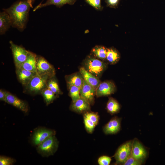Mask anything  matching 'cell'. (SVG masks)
Segmentation results:
<instances>
[{"label":"cell","mask_w":165,"mask_h":165,"mask_svg":"<svg viewBox=\"0 0 165 165\" xmlns=\"http://www.w3.org/2000/svg\"><path fill=\"white\" fill-rule=\"evenodd\" d=\"M35 0H19L9 7L2 9L9 16L12 26L21 31L25 29L28 21L30 9Z\"/></svg>","instance_id":"obj_1"},{"label":"cell","mask_w":165,"mask_h":165,"mask_svg":"<svg viewBox=\"0 0 165 165\" xmlns=\"http://www.w3.org/2000/svg\"><path fill=\"white\" fill-rule=\"evenodd\" d=\"M36 70L39 76L46 80L55 75L53 66L41 56L37 55Z\"/></svg>","instance_id":"obj_2"},{"label":"cell","mask_w":165,"mask_h":165,"mask_svg":"<svg viewBox=\"0 0 165 165\" xmlns=\"http://www.w3.org/2000/svg\"><path fill=\"white\" fill-rule=\"evenodd\" d=\"M85 69L93 75L99 78L106 67V64L103 61L90 55L84 61Z\"/></svg>","instance_id":"obj_3"},{"label":"cell","mask_w":165,"mask_h":165,"mask_svg":"<svg viewBox=\"0 0 165 165\" xmlns=\"http://www.w3.org/2000/svg\"><path fill=\"white\" fill-rule=\"evenodd\" d=\"M58 142L55 135L51 136L38 145L37 152L42 156L48 157L53 155L57 150Z\"/></svg>","instance_id":"obj_4"},{"label":"cell","mask_w":165,"mask_h":165,"mask_svg":"<svg viewBox=\"0 0 165 165\" xmlns=\"http://www.w3.org/2000/svg\"><path fill=\"white\" fill-rule=\"evenodd\" d=\"M47 80L37 73L24 87V92L32 95L41 94L42 90L47 87Z\"/></svg>","instance_id":"obj_5"},{"label":"cell","mask_w":165,"mask_h":165,"mask_svg":"<svg viewBox=\"0 0 165 165\" xmlns=\"http://www.w3.org/2000/svg\"><path fill=\"white\" fill-rule=\"evenodd\" d=\"M9 43L15 67H18L26 61L29 51L21 46L15 44L11 41H9Z\"/></svg>","instance_id":"obj_6"},{"label":"cell","mask_w":165,"mask_h":165,"mask_svg":"<svg viewBox=\"0 0 165 165\" xmlns=\"http://www.w3.org/2000/svg\"><path fill=\"white\" fill-rule=\"evenodd\" d=\"M133 141H129L121 145L115 156L117 164H122L131 155Z\"/></svg>","instance_id":"obj_7"},{"label":"cell","mask_w":165,"mask_h":165,"mask_svg":"<svg viewBox=\"0 0 165 165\" xmlns=\"http://www.w3.org/2000/svg\"><path fill=\"white\" fill-rule=\"evenodd\" d=\"M55 134L53 130L41 128L35 130L32 134L31 141L35 145H38L48 138Z\"/></svg>","instance_id":"obj_8"},{"label":"cell","mask_w":165,"mask_h":165,"mask_svg":"<svg viewBox=\"0 0 165 165\" xmlns=\"http://www.w3.org/2000/svg\"><path fill=\"white\" fill-rule=\"evenodd\" d=\"M6 102L25 112L28 111V105L25 101L8 91H6Z\"/></svg>","instance_id":"obj_9"},{"label":"cell","mask_w":165,"mask_h":165,"mask_svg":"<svg viewBox=\"0 0 165 165\" xmlns=\"http://www.w3.org/2000/svg\"><path fill=\"white\" fill-rule=\"evenodd\" d=\"M146 150L141 143L137 139L132 142L131 155L135 159L142 162L147 156Z\"/></svg>","instance_id":"obj_10"},{"label":"cell","mask_w":165,"mask_h":165,"mask_svg":"<svg viewBox=\"0 0 165 165\" xmlns=\"http://www.w3.org/2000/svg\"><path fill=\"white\" fill-rule=\"evenodd\" d=\"M116 86L114 83L109 81L101 82L96 90V95L97 97L108 96L114 93Z\"/></svg>","instance_id":"obj_11"},{"label":"cell","mask_w":165,"mask_h":165,"mask_svg":"<svg viewBox=\"0 0 165 165\" xmlns=\"http://www.w3.org/2000/svg\"><path fill=\"white\" fill-rule=\"evenodd\" d=\"M96 90L84 80V83L80 89L81 97L85 99L90 105L94 103Z\"/></svg>","instance_id":"obj_12"},{"label":"cell","mask_w":165,"mask_h":165,"mask_svg":"<svg viewBox=\"0 0 165 165\" xmlns=\"http://www.w3.org/2000/svg\"><path fill=\"white\" fill-rule=\"evenodd\" d=\"M16 73L18 81L24 87L37 74L19 67H16Z\"/></svg>","instance_id":"obj_13"},{"label":"cell","mask_w":165,"mask_h":165,"mask_svg":"<svg viewBox=\"0 0 165 165\" xmlns=\"http://www.w3.org/2000/svg\"><path fill=\"white\" fill-rule=\"evenodd\" d=\"M90 104L85 99L80 98L71 105V109L77 113H81L89 112L90 109Z\"/></svg>","instance_id":"obj_14"},{"label":"cell","mask_w":165,"mask_h":165,"mask_svg":"<svg viewBox=\"0 0 165 165\" xmlns=\"http://www.w3.org/2000/svg\"><path fill=\"white\" fill-rule=\"evenodd\" d=\"M79 72L84 81L96 90L101 82L98 78L88 72L84 67L80 68Z\"/></svg>","instance_id":"obj_15"},{"label":"cell","mask_w":165,"mask_h":165,"mask_svg":"<svg viewBox=\"0 0 165 165\" xmlns=\"http://www.w3.org/2000/svg\"><path fill=\"white\" fill-rule=\"evenodd\" d=\"M65 78L68 87L73 85L80 89L84 83V79L80 72L66 75Z\"/></svg>","instance_id":"obj_16"},{"label":"cell","mask_w":165,"mask_h":165,"mask_svg":"<svg viewBox=\"0 0 165 165\" xmlns=\"http://www.w3.org/2000/svg\"><path fill=\"white\" fill-rule=\"evenodd\" d=\"M36 56L37 55L29 51L28 56L26 61L18 67L37 73L36 70Z\"/></svg>","instance_id":"obj_17"},{"label":"cell","mask_w":165,"mask_h":165,"mask_svg":"<svg viewBox=\"0 0 165 165\" xmlns=\"http://www.w3.org/2000/svg\"><path fill=\"white\" fill-rule=\"evenodd\" d=\"M120 119L114 117L105 126L104 131L106 134H112L117 133L120 128Z\"/></svg>","instance_id":"obj_18"},{"label":"cell","mask_w":165,"mask_h":165,"mask_svg":"<svg viewBox=\"0 0 165 165\" xmlns=\"http://www.w3.org/2000/svg\"><path fill=\"white\" fill-rule=\"evenodd\" d=\"M76 0H47L43 4H40L37 6L34 9L33 11L47 6L54 5L60 8L65 4L73 5L75 2Z\"/></svg>","instance_id":"obj_19"},{"label":"cell","mask_w":165,"mask_h":165,"mask_svg":"<svg viewBox=\"0 0 165 165\" xmlns=\"http://www.w3.org/2000/svg\"><path fill=\"white\" fill-rule=\"evenodd\" d=\"M11 26H12V22L9 16L4 11L0 12V35L5 34Z\"/></svg>","instance_id":"obj_20"},{"label":"cell","mask_w":165,"mask_h":165,"mask_svg":"<svg viewBox=\"0 0 165 165\" xmlns=\"http://www.w3.org/2000/svg\"><path fill=\"white\" fill-rule=\"evenodd\" d=\"M107 48L104 46L96 45L91 51L90 55L102 61L106 60Z\"/></svg>","instance_id":"obj_21"},{"label":"cell","mask_w":165,"mask_h":165,"mask_svg":"<svg viewBox=\"0 0 165 165\" xmlns=\"http://www.w3.org/2000/svg\"><path fill=\"white\" fill-rule=\"evenodd\" d=\"M120 55L115 48L111 47L107 48L106 60L111 64H115L119 60Z\"/></svg>","instance_id":"obj_22"},{"label":"cell","mask_w":165,"mask_h":165,"mask_svg":"<svg viewBox=\"0 0 165 165\" xmlns=\"http://www.w3.org/2000/svg\"><path fill=\"white\" fill-rule=\"evenodd\" d=\"M46 85L47 88L57 95L62 94L63 93L60 88L57 80L55 76L47 80L46 82Z\"/></svg>","instance_id":"obj_23"},{"label":"cell","mask_w":165,"mask_h":165,"mask_svg":"<svg viewBox=\"0 0 165 165\" xmlns=\"http://www.w3.org/2000/svg\"><path fill=\"white\" fill-rule=\"evenodd\" d=\"M41 94L42 96L47 105L52 103L57 95L47 87L42 90Z\"/></svg>","instance_id":"obj_24"},{"label":"cell","mask_w":165,"mask_h":165,"mask_svg":"<svg viewBox=\"0 0 165 165\" xmlns=\"http://www.w3.org/2000/svg\"><path fill=\"white\" fill-rule=\"evenodd\" d=\"M106 108L108 111L113 114L118 113L119 111L120 106L118 102L112 97L109 98Z\"/></svg>","instance_id":"obj_25"},{"label":"cell","mask_w":165,"mask_h":165,"mask_svg":"<svg viewBox=\"0 0 165 165\" xmlns=\"http://www.w3.org/2000/svg\"><path fill=\"white\" fill-rule=\"evenodd\" d=\"M68 87L69 95L71 98L73 102H75L80 98V88L73 85L69 86Z\"/></svg>","instance_id":"obj_26"},{"label":"cell","mask_w":165,"mask_h":165,"mask_svg":"<svg viewBox=\"0 0 165 165\" xmlns=\"http://www.w3.org/2000/svg\"><path fill=\"white\" fill-rule=\"evenodd\" d=\"M83 116L92 121L96 125H97L99 120V116L97 113L89 111L84 113Z\"/></svg>","instance_id":"obj_27"},{"label":"cell","mask_w":165,"mask_h":165,"mask_svg":"<svg viewBox=\"0 0 165 165\" xmlns=\"http://www.w3.org/2000/svg\"><path fill=\"white\" fill-rule=\"evenodd\" d=\"M83 119L85 127L87 131L90 133H92L96 126V125L92 121L84 116Z\"/></svg>","instance_id":"obj_28"},{"label":"cell","mask_w":165,"mask_h":165,"mask_svg":"<svg viewBox=\"0 0 165 165\" xmlns=\"http://www.w3.org/2000/svg\"><path fill=\"white\" fill-rule=\"evenodd\" d=\"M85 1L87 3L97 10L101 11L103 9V7L101 4V0H85Z\"/></svg>","instance_id":"obj_29"},{"label":"cell","mask_w":165,"mask_h":165,"mask_svg":"<svg viewBox=\"0 0 165 165\" xmlns=\"http://www.w3.org/2000/svg\"><path fill=\"white\" fill-rule=\"evenodd\" d=\"M15 162V160L11 158L3 156L0 157V165H13Z\"/></svg>","instance_id":"obj_30"},{"label":"cell","mask_w":165,"mask_h":165,"mask_svg":"<svg viewBox=\"0 0 165 165\" xmlns=\"http://www.w3.org/2000/svg\"><path fill=\"white\" fill-rule=\"evenodd\" d=\"M142 162L137 160L131 155L123 164L125 165H140L142 164Z\"/></svg>","instance_id":"obj_31"},{"label":"cell","mask_w":165,"mask_h":165,"mask_svg":"<svg viewBox=\"0 0 165 165\" xmlns=\"http://www.w3.org/2000/svg\"><path fill=\"white\" fill-rule=\"evenodd\" d=\"M111 159L108 156H103L100 157L98 162L100 165H108L110 164Z\"/></svg>","instance_id":"obj_32"},{"label":"cell","mask_w":165,"mask_h":165,"mask_svg":"<svg viewBox=\"0 0 165 165\" xmlns=\"http://www.w3.org/2000/svg\"><path fill=\"white\" fill-rule=\"evenodd\" d=\"M120 0H105L107 6L111 8L118 7Z\"/></svg>","instance_id":"obj_33"},{"label":"cell","mask_w":165,"mask_h":165,"mask_svg":"<svg viewBox=\"0 0 165 165\" xmlns=\"http://www.w3.org/2000/svg\"><path fill=\"white\" fill-rule=\"evenodd\" d=\"M6 91L2 90V89L0 90V100L1 101H4L6 102Z\"/></svg>","instance_id":"obj_34"}]
</instances>
